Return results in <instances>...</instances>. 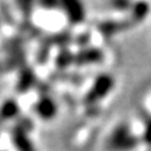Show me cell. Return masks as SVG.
<instances>
[{
  "mask_svg": "<svg viewBox=\"0 0 151 151\" xmlns=\"http://www.w3.org/2000/svg\"><path fill=\"white\" fill-rule=\"evenodd\" d=\"M113 86V80L112 77L109 75H101L94 83V85L92 86L90 93H87L86 95V102L94 103L101 100L103 96H105L108 94L110 90Z\"/></svg>",
  "mask_w": 151,
  "mask_h": 151,
  "instance_id": "1",
  "label": "cell"
},
{
  "mask_svg": "<svg viewBox=\"0 0 151 151\" xmlns=\"http://www.w3.org/2000/svg\"><path fill=\"white\" fill-rule=\"evenodd\" d=\"M134 145L135 139L131 137L127 127H119L110 139V147L113 150H128Z\"/></svg>",
  "mask_w": 151,
  "mask_h": 151,
  "instance_id": "2",
  "label": "cell"
},
{
  "mask_svg": "<svg viewBox=\"0 0 151 151\" xmlns=\"http://www.w3.org/2000/svg\"><path fill=\"white\" fill-rule=\"evenodd\" d=\"M101 58H102V53L99 49H86L82 52L76 60L80 62L78 64H92L99 62Z\"/></svg>",
  "mask_w": 151,
  "mask_h": 151,
  "instance_id": "3",
  "label": "cell"
},
{
  "mask_svg": "<svg viewBox=\"0 0 151 151\" xmlns=\"http://www.w3.org/2000/svg\"><path fill=\"white\" fill-rule=\"evenodd\" d=\"M37 111L42 115V118H52L55 114L56 106L53 101H50L48 99H44L38 104Z\"/></svg>",
  "mask_w": 151,
  "mask_h": 151,
  "instance_id": "4",
  "label": "cell"
},
{
  "mask_svg": "<svg viewBox=\"0 0 151 151\" xmlns=\"http://www.w3.org/2000/svg\"><path fill=\"white\" fill-rule=\"evenodd\" d=\"M65 5L67 6L66 11H67V14L70 16V19H72L73 22H82L84 12H83L81 5L77 4V2H66Z\"/></svg>",
  "mask_w": 151,
  "mask_h": 151,
  "instance_id": "5",
  "label": "cell"
},
{
  "mask_svg": "<svg viewBox=\"0 0 151 151\" xmlns=\"http://www.w3.org/2000/svg\"><path fill=\"white\" fill-rule=\"evenodd\" d=\"M146 140L151 143V123L148 125V129L146 131Z\"/></svg>",
  "mask_w": 151,
  "mask_h": 151,
  "instance_id": "6",
  "label": "cell"
}]
</instances>
